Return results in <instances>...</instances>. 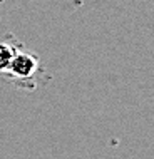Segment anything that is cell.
I'll return each instance as SVG.
<instances>
[{
	"mask_svg": "<svg viewBox=\"0 0 154 159\" xmlns=\"http://www.w3.org/2000/svg\"><path fill=\"white\" fill-rule=\"evenodd\" d=\"M17 45L8 44V42H0V74H5L12 59L15 55Z\"/></svg>",
	"mask_w": 154,
	"mask_h": 159,
	"instance_id": "7a4b0ae2",
	"label": "cell"
},
{
	"mask_svg": "<svg viewBox=\"0 0 154 159\" xmlns=\"http://www.w3.org/2000/svg\"><path fill=\"white\" fill-rule=\"evenodd\" d=\"M38 66H40V61H38V57L35 54L24 50L17 45L15 55L12 59L5 74L8 77H12L14 80H29L37 74Z\"/></svg>",
	"mask_w": 154,
	"mask_h": 159,
	"instance_id": "6da1fadb",
	"label": "cell"
}]
</instances>
